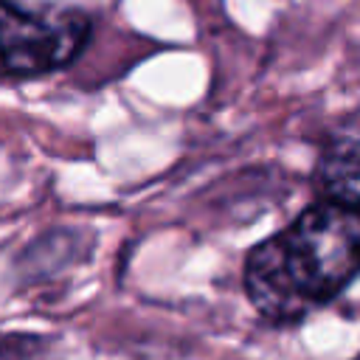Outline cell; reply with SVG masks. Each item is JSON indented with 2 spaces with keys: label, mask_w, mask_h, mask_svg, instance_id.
Segmentation results:
<instances>
[{
  "label": "cell",
  "mask_w": 360,
  "mask_h": 360,
  "mask_svg": "<svg viewBox=\"0 0 360 360\" xmlns=\"http://www.w3.org/2000/svg\"><path fill=\"white\" fill-rule=\"evenodd\" d=\"M360 276V208L323 197L259 242L245 262L250 304L278 323L301 321Z\"/></svg>",
  "instance_id": "1"
},
{
  "label": "cell",
  "mask_w": 360,
  "mask_h": 360,
  "mask_svg": "<svg viewBox=\"0 0 360 360\" xmlns=\"http://www.w3.org/2000/svg\"><path fill=\"white\" fill-rule=\"evenodd\" d=\"M90 37V20L76 8L0 0V68L11 76H39L70 65Z\"/></svg>",
  "instance_id": "2"
},
{
  "label": "cell",
  "mask_w": 360,
  "mask_h": 360,
  "mask_svg": "<svg viewBox=\"0 0 360 360\" xmlns=\"http://www.w3.org/2000/svg\"><path fill=\"white\" fill-rule=\"evenodd\" d=\"M315 180L323 197L360 208V115L338 124L326 138L315 166Z\"/></svg>",
  "instance_id": "3"
},
{
  "label": "cell",
  "mask_w": 360,
  "mask_h": 360,
  "mask_svg": "<svg viewBox=\"0 0 360 360\" xmlns=\"http://www.w3.org/2000/svg\"><path fill=\"white\" fill-rule=\"evenodd\" d=\"M354 360H360V354H357V357H354Z\"/></svg>",
  "instance_id": "4"
}]
</instances>
